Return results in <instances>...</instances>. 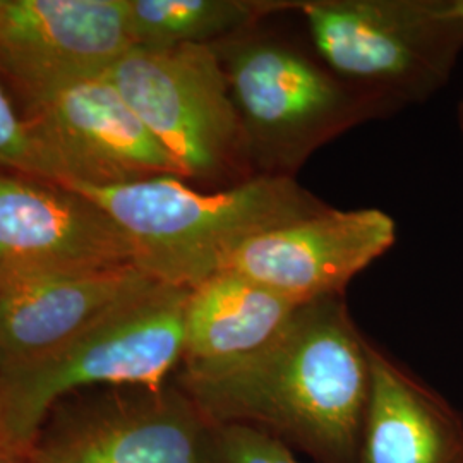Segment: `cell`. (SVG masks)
Segmentation results:
<instances>
[{"instance_id":"cell-11","label":"cell","mask_w":463,"mask_h":463,"mask_svg":"<svg viewBox=\"0 0 463 463\" xmlns=\"http://www.w3.org/2000/svg\"><path fill=\"white\" fill-rule=\"evenodd\" d=\"M155 281L136 265L0 263V373L61 347Z\"/></svg>"},{"instance_id":"cell-19","label":"cell","mask_w":463,"mask_h":463,"mask_svg":"<svg viewBox=\"0 0 463 463\" xmlns=\"http://www.w3.org/2000/svg\"><path fill=\"white\" fill-rule=\"evenodd\" d=\"M451 7L457 13V16H460L463 19V0H451Z\"/></svg>"},{"instance_id":"cell-21","label":"cell","mask_w":463,"mask_h":463,"mask_svg":"<svg viewBox=\"0 0 463 463\" xmlns=\"http://www.w3.org/2000/svg\"><path fill=\"white\" fill-rule=\"evenodd\" d=\"M2 7H4V0H0V13H2Z\"/></svg>"},{"instance_id":"cell-1","label":"cell","mask_w":463,"mask_h":463,"mask_svg":"<svg viewBox=\"0 0 463 463\" xmlns=\"http://www.w3.org/2000/svg\"><path fill=\"white\" fill-rule=\"evenodd\" d=\"M369 381L367 338L344 296L298 306L252 354L183 364L175 378L208 424L263 430L317 463H359Z\"/></svg>"},{"instance_id":"cell-14","label":"cell","mask_w":463,"mask_h":463,"mask_svg":"<svg viewBox=\"0 0 463 463\" xmlns=\"http://www.w3.org/2000/svg\"><path fill=\"white\" fill-rule=\"evenodd\" d=\"M298 307L265 285L225 269L191 290L183 364H218L252 354Z\"/></svg>"},{"instance_id":"cell-10","label":"cell","mask_w":463,"mask_h":463,"mask_svg":"<svg viewBox=\"0 0 463 463\" xmlns=\"http://www.w3.org/2000/svg\"><path fill=\"white\" fill-rule=\"evenodd\" d=\"M395 220L378 208L336 210L266 232L235 252L227 269L302 306L344 296L348 283L395 244Z\"/></svg>"},{"instance_id":"cell-12","label":"cell","mask_w":463,"mask_h":463,"mask_svg":"<svg viewBox=\"0 0 463 463\" xmlns=\"http://www.w3.org/2000/svg\"><path fill=\"white\" fill-rule=\"evenodd\" d=\"M0 263L134 265V254L124 232L91 199L0 170Z\"/></svg>"},{"instance_id":"cell-5","label":"cell","mask_w":463,"mask_h":463,"mask_svg":"<svg viewBox=\"0 0 463 463\" xmlns=\"http://www.w3.org/2000/svg\"><path fill=\"white\" fill-rule=\"evenodd\" d=\"M294 11L335 76L395 109L443 90L463 52L451 0H300Z\"/></svg>"},{"instance_id":"cell-16","label":"cell","mask_w":463,"mask_h":463,"mask_svg":"<svg viewBox=\"0 0 463 463\" xmlns=\"http://www.w3.org/2000/svg\"><path fill=\"white\" fill-rule=\"evenodd\" d=\"M203 463H302L280 439L239 424H208Z\"/></svg>"},{"instance_id":"cell-7","label":"cell","mask_w":463,"mask_h":463,"mask_svg":"<svg viewBox=\"0 0 463 463\" xmlns=\"http://www.w3.org/2000/svg\"><path fill=\"white\" fill-rule=\"evenodd\" d=\"M206 430L175 381L99 388L55 405L32 457L34 463H203Z\"/></svg>"},{"instance_id":"cell-6","label":"cell","mask_w":463,"mask_h":463,"mask_svg":"<svg viewBox=\"0 0 463 463\" xmlns=\"http://www.w3.org/2000/svg\"><path fill=\"white\" fill-rule=\"evenodd\" d=\"M107 78L181 165L185 181L232 187L256 177L231 84L212 45L131 47Z\"/></svg>"},{"instance_id":"cell-2","label":"cell","mask_w":463,"mask_h":463,"mask_svg":"<svg viewBox=\"0 0 463 463\" xmlns=\"http://www.w3.org/2000/svg\"><path fill=\"white\" fill-rule=\"evenodd\" d=\"M64 187L114 220L133 248L134 265L155 280L189 290L225 271L254 237L330 208L296 179L269 175L212 191L179 177Z\"/></svg>"},{"instance_id":"cell-15","label":"cell","mask_w":463,"mask_h":463,"mask_svg":"<svg viewBox=\"0 0 463 463\" xmlns=\"http://www.w3.org/2000/svg\"><path fill=\"white\" fill-rule=\"evenodd\" d=\"M294 7L288 0H128V23L134 47L215 45Z\"/></svg>"},{"instance_id":"cell-18","label":"cell","mask_w":463,"mask_h":463,"mask_svg":"<svg viewBox=\"0 0 463 463\" xmlns=\"http://www.w3.org/2000/svg\"><path fill=\"white\" fill-rule=\"evenodd\" d=\"M0 463H34L32 451H19L13 448L0 447Z\"/></svg>"},{"instance_id":"cell-8","label":"cell","mask_w":463,"mask_h":463,"mask_svg":"<svg viewBox=\"0 0 463 463\" xmlns=\"http://www.w3.org/2000/svg\"><path fill=\"white\" fill-rule=\"evenodd\" d=\"M26 118L43 181L112 187L155 177L184 179L183 168L107 76L30 103Z\"/></svg>"},{"instance_id":"cell-13","label":"cell","mask_w":463,"mask_h":463,"mask_svg":"<svg viewBox=\"0 0 463 463\" xmlns=\"http://www.w3.org/2000/svg\"><path fill=\"white\" fill-rule=\"evenodd\" d=\"M369 398L359 463H463V419L367 340Z\"/></svg>"},{"instance_id":"cell-4","label":"cell","mask_w":463,"mask_h":463,"mask_svg":"<svg viewBox=\"0 0 463 463\" xmlns=\"http://www.w3.org/2000/svg\"><path fill=\"white\" fill-rule=\"evenodd\" d=\"M212 47L231 84L256 175L296 179L321 146L395 110L258 28Z\"/></svg>"},{"instance_id":"cell-17","label":"cell","mask_w":463,"mask_h":463,"mask_svg":"<svg viewBox=\"0 0 463 463\" xmlns=\"http://www.w3.org/2000/svg\"><path fill=\"white\" fill-rule=\"evenodd\" d=\"M0 170L17 172L43 181L33 137L26 118L17 116L13 101L0 83Z\"/></svg>"},{"instance_id":"cell-9","label":"cell","mask_w":463,"mask_h":463,"mask_svg":"<svg viewBox=\"0 0 463 463\" xmlns=\"http://www.w3.org/2000/svg\"><path fill=\"white\" fill-rule=\"evenodd\" d=\"M131 47L128 0H4L0 69L30 103L107 76Z\"/></svg>"},{"instance_id":"cell-20","label":"cell","mask_w":463,"mask_h":463,"mask_svg":"<svg viewBox=\"0 0 463 463\" xmlns=\"http://www.w3.org/2000/svg\"><path fill=\"white\" fill-rule=\"evenodd\" d=\"M457 120H458V128L463 134V99L458 103V110H457Z\"/></svg>"},{"instance_id":"cell-3","label":"cell","mask_w":463,"mask_h":463,"mask_svg":"<svg viewBox=\"0 0 463 463\" xmlns=\"http://www.w3.org/2000/svg\"><path fill=\"white\" fill-rule=\"evenodd\" d=\"M189 288L151 283L28 364L0 373V447L32 451L64 398L99 388H160L184 361Z\"/></svg>"}]
</instances>
